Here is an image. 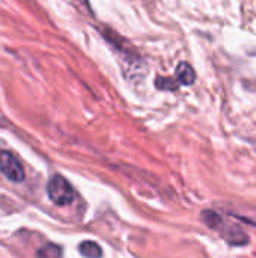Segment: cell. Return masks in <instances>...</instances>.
Segmentation results:
<instances>
[{
    "label": "cell",
    "instance_id": "6da1fadb",
    "mask_svg": "<svg viewBox=\"0 0 256 258\" xmlns=\"http://www.w3.org/2000/svg\"><path fill=\"white\" fill-rule=\"evenodd\" d=\"M204 224L207 227H210L211 230H216L220 233V236L229 243V245H234V246H241V245H246L249 242V237L247 234L234 222H228L225 221L223 216L217 215L216 212L213 210H205L202 212L201 215Z\"/></svg>",
    "mask_w": 256,
    "mask_h": 258
},
{
    "label": "cell",
    "instance_id": "7a4b0ae2",
    "mask_svg": "<svg viewBox=\"0 0 256 258\" xmlns=\"http://www.w3.org/2000/svg\"><path fill=\"white\" fill-rule=\"evenodd\" d=\"M47 195L56 206H68L75 200V190L72 189L69 181L59 174L50 178L47 184Z\"/></svg>",
    "mask_w": 256,
    "mask_h": 258
},
{
    "label": "cell",
    "instance_id": "3957f363",
    "mask_svg": "<svg viewBox=\"0 0 256 258\" xmlns=\"http://www.w3.org/2000/svg\"><path fill=\"white\" fill-rule=\"evenodd\" d=\"M0 172L11 181L20 183L24 180V169L15 154L0 150Z\"/></svg>",
    "mask_w": 256,
    "mask_h": 258
},
{
    "label": "cell",
    "instance_id": "277c9868",
    "mask_svg": "<svg viewBox=\"0 0 256 258\" xmlns=\"http://www.w3.org/2000/svg\"><path fill=\"white\" fill-rule=\"evenodd\" d=\"M175 82L181 86V85H186V86H189V85H193L195 83V80H196V73H195V70L187 63V62H181L180 65H178V68H177V71H175Z\"/></svg>",
    "mask_w": 256,
    "mask_h": 258
},
{
    "label": "cell",
    "instance_id": "5b68a950",
    "mask_svg": "<svg viewBox=\"0 0 256 258\" xmlns=\"http://www.w3.org/2000/svg\"><path fill=\"white\" fill-rule=\"evenodd\" d=\"M78 252L86 258H101L103 255V249L98 243L92 242V240H86L81 242L78 246Z\"/></svg>",
    "mask_w": 256,
    "mask_h": 258
},
{
    "label": "cell",
    "instance_id": "8992f818",
    "mask_svg": "<svg viewBox=\"0 0 256 258\" xmlns=\"http://www.w3.org/2000/svg\"><path fill=\"white\" fill-rule=\"evenodd\" d=\"M38 258H62V249L57 245L48 243L38 251Z\"/></svg>",
    "mask_w": 256,
    "mask_h": 258
},
{
    "label": "cell",
    "instance_id": "52a82bcc",
    "mask_svg": "<svg viewBox=\"0 0 256 258\" xmlns=\"http://www.w3.org/2000/svg\"><path fill=\"white\" fill-rule=\"evenodd\" d=\"M155 86L163 91H175L178 89V83L175 82L174 77H157L155 79Z\"/></svg>",
    "mask_w": 256,
    "mask_h": 258
}]
</instances>
